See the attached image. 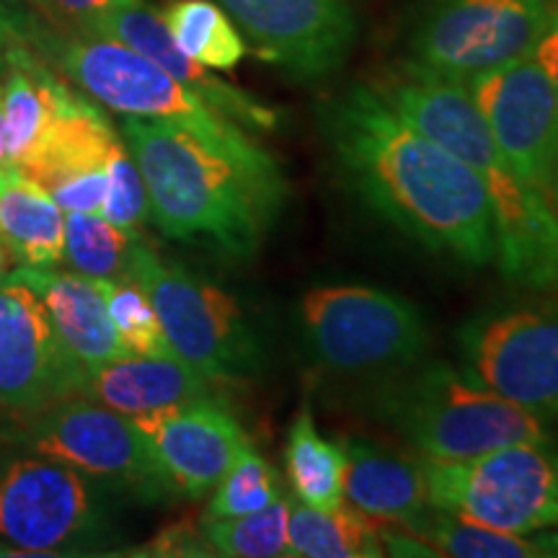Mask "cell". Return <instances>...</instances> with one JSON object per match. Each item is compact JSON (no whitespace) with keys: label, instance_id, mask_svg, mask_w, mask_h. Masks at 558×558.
<instances>
[{"label":"cell","instance_id":"d4e9b609","mask_svg":"<svg viewBox=\"0 0 558 558\" xmlns=\"http://www.w3.org/2000/svg\"><path fill=\"white\" fill-rule=\"evenodd\" d=\"M158 13L179 50L205 68L233 70L246 58V39L215 0H171Z\"/></svg>","mask_w":558,"mask_h":558},{"label":"cell","instance_id":"603a6c76","mask_svg":"<svg viewBox=\"0 0 558 558\" xmlns=\"http://www.w3.org/2000/svg\"><path fill=\"white\" fill-rule=\"evenodd\" d=\"M386 554L380 527L347 501L337 509H318L290 501L288 556L295 558H375Z\"/></svg>","mask_w":558,"mask_h":558},{"label":"cell","instance_id":"7402d4cb","mask_svg":"<svg viewBox=\"0 0 558 558\" xmlns=\"http://www.w3.org/2000/svg\"><path fill=\"white\" fill-rule=\"evenodd\" d=\"M0 243L21 267L52 269L65 259L62 207L16 166L0 173Z\"/></svg>","mask_w":558,"mask_h":558},{"label":"cell","instance_id":"9c48e42d","mask_svg":"<svg viewBox=\"0 0 558 558\" xmlns=\"http://www.w3.org/2000/svg\"><path fill=\"white\" fill-rule=\"evenodd\" d=\"M19 445L68 465L90 484L140 505H169L179 492L128 414L90 399H62L24 418Z\"/></svg>","mask_w":558,"mask_h":558},{"label":"cell","instance_id":"8992f818","mask_svg":"<svg viewBox=\"0 0 558 558\" xmlns=\"http://www.w3.org/2000/svg\"><path fill=\"white\" fill-rule=\"evenodd\" d=\"M130 282L148 295L166 339L186 365L215 386L259 378L267 365L262 341L218 284L179 264H166L145 241L132 259Z\"/></svg>","mask_w":558,"mask_h":558},{"label":"cell","instance_id":"7a4b0ae2","mask_svg":"<svg viewBox=\"0 0 558 558\" xmlns=\"http://www.w3.org/2000/svg\"><path fill=\"white\" fill-rule=\"evenodd\" d=\"M373 88L390 109L484 181L494 215V259L507 282L525 290L558 288V220L548 194L509 166L469 86L409 60Z\"/></svg>","mask_w":558,"mask_h":558},{"label":"cell","instance_id":"f1b7e54d","mask_svg":"<svg viewBox=\"0 0 558 558\" xmlns=\"http://www.w3.org/2000/svg\"><path fill=\"white\" fill-rule=\"evenodd\" d=\"M109 318L120 333L124 349L143 357H173V349L166 339L158 313L153 303L135 282H114V279H94Z\"/></svg>","mask_w":558,"mask_h":558},{"label":"cell","instance_id":"30bf717a","mask_svg":"<svg viewBox=\"0 0 558 558\" xmlns=\"http://www.w3.org/2000/svg\"><path fill=\"white\" fill-rule=\"evenodd\" d=\"M109 538L107 512L86 476L34 452L0 463V556H73Z\"/></svg>","mask_w":558,"mask_h":558},{"label":"cell","instance_id":"d6a6232c","mask_svg":"<svg viewBox=\"0 0 558 558\" xmlns=\"http://www.w3.org/2000/svg\"><path fill=\"white\" fill-rule=\"evenodd\" d=\"M535 60L541 62V68L546 70V75L554 83L556 94H558V5L548 11V21L543 26V34L535 45Z\"/></svg>","mask_w":558,"mask_h":558},{"label":"cell","instance_id":"8d00e7d4","mask_svg":"<svg viewBox=\"0 0 558 558\" xmlns=\"http://www.w3.org/2000/svg\"><path fill=\"white\" fill-rule=\"evenodd\" d=\"M548 202H550V209H554V215H556V220H558V169H556V173H554V179H550Z\"/></svg>","mask_w":558,"mask_h":558},{"label":"cell","instance_id":"1f68e13d","mask_svg":"<svg viewBox=\"0 0 558 558\" xmlns=\"http://www.w3.org/2000/svg\"><path fill=\"white\" fill-rule=\"evenodd\" d=\"M132 3H137V0H37L39 9L45 11L54 24L70 26V29L75 32H88L99 19Z\"/></svg>","mask_w":558,"mask_h":558},{"label":"cell","instance_id":"44dd1931","mask_svg":"<svg viewBox=\"0 0 558 558\" xmlns=\"http://www.w3.org/2000/svg\"><path fill=\"white\" fill-rule=\"evenodd\" d=\"M344 499L369 520L407 525L429 507L424 463L362 437L344 439Z\"/></svg>","mask_w":558,"mask_h":558},{"label":"cell","instance_id":"ba28073f","mask_svg":"<svg viewBox=\"0 0 558 558\" xmlns=\"http://www.w3.org/2000/svg\"><path fill=\"white\" fill-rule=\"evenodd\" d=\"M300 329L313 360L339 375H388L416 365L429 347L422 311L407 298L365 284L305 292Z\"/></svg>","mask_w":558,"mask_h":558},{"label":"cell","instance_id":"484cf974","mask_svg":"<svg viewBox=\"0 0 558 558\" xmlns=\"http://www.w3.org/2000/svg\"><path fill=\"white\" fill-rule=\"evenodd\" d=\"M432 550V556L452 558H541L533 535H512L476 522L452 518L442 509L427 507L418 518L401 525Z\"/></svg>","mask_w":558,"mask_h":558},{"label":"cell","instance_id":"3957f363","mask_svg":"<svg viewBox=\"0 0 558 558\" xmlns=\"http://www.w3.org/2000/svg\"><path fill=\"white\" fill-rule=\"evenodd\" d=\"M122 135L160 233L205 241L230 259H251L259 251L288 199L284 173L248 169L171 122L124 117Z\"/></svg>","mask_w":558,"mask_h":558},{"label":"cell","instance_id":"83f0119b","mask_svg":"<svg viewBox=\"0 0 558 558\" xmlns=\"http://www.w3.org/2000/svg\"><path fill=\"white\" fill-rule=\"evenodd\" d=\"M288 520L290 499L282 497L241 518H205L199 530L213 556L275 558L288 556Z\"/></svg>","mask_w":558,"mask_h":558},{"label":"cell","instance_id":"52a82bcc","mask_svg":"<svg viewBox=\"0 0 558 558\" xmlns=\"http://www.w3.org/2000/svg\"><path fill=\"white\" fill-rule=\"evenodd\" d=\"M429 507L512 535L558 527V442H514L469 460H424Z\"/></svg>","mask_w":558,"mask_h":558},{"label":"cell","instance_id":"5bb4252c","mask_svg":"<svg viewBox=\"0 0 558 558\" xmlns=\"http://www.w3.org/2000/svg\"><path fill=\"white\" fill-rule=\"evenodd\" d=\"M251 50L295 81L337 73L352 52L357 21L347 0H215Z\"/></svg>","mask_w":558,"mask_h":558},{"label":"cell","instance_id":"5b68a950","mask_svg":"<svg viewBox=\"0 0 558 558\" xmlns=\"http://www.w3.org/2000/svg\"><path fill=\"white\" fill-rule=\"evenodd\" d=\"M362 403L427 460H469L514 442L556 439L548 422L448 362L380 375Z\"/></svg>","mask_w":558,"mask_h":558},{"label":"cell","instance_id":"4dcf8cb0","mask_svg":"<svg viewBox=\"0 0 558 558\" xmlns=\"http://www.w3.org/2000/svg\"><path fill=\"white\" fill-rule=\"evenodd\" d=\"M107 179V199H104V207L99 213L104 220L128 230H137L145 220H150L145 181L140 177L135 158H132L130 148L122 140L114 145V150H111L109 156Z\"/></svg>","mask_w":558,"mask_h":558},{"label":"cell","instance_id":"e0dca14e","mask_svg":"<svg viewBox=\"0 0 558 558\" xmlns=\"http://www.w3.org/2000/svg\"><path fill=\"white\" fill-rule=\"evenodd\" d=\"M120 135L86 96L73 94L29 156L16 166L50 192L62 213L99 215L107 199V163Z\"/></svg>","mask_w":558,"mask_h":558},{"label":"cell","instance_id":"f546056e","mask_svg":"<svg viewBox=\"0 0 558 558\" xmlns=\"http://www.w3.org/2000/svg\"><path fill=\"white\" fill-rule=\"evenodd\" d=\"M282 499L279 492V476L271 463L254 445L243 450L235 463L230 465L220 484L215 486L205 518H241V514L259 512V509L275 505Z\"/></svg>","mask_w":558,"mask_h":558},{"label":"cell","instance_id":"277c9868","mask_svg":"<svg viewBox=\"0 0 558 558\" xmlns=\"http://www.w3.org/2000/svg\"><path fill=\"white\" fill-rule=\"evenodd\" d=\"M19 34L101 107L122 117L171 122L248 169L282 173L277 158H271L256 140H251L241 124L228 120L197 94L181 86L177 78H171L163 68L122 41L90 32H41L39 26L24 21Z\"/></svg>","mask_w":558,"mask_h":558},{"label":"cell","instance_id":"8fae6325","mask_svg":"<svg viewBox=\"0 0 558 558\" xmlns=\"http://www.w3.org/2000/svg\"><path fill=\"white\" fill-rule=\"evenodd\" d=\"M463 369L543 422H558V303L494 305L460 326Z\"/></svg>","mask_w":558,"mask_h":558},{"label":"cell","instance_id":"9a60e30c","mask_svg":"<svg viewBox=\"0 0 558 558\" xmlns=\"http://www.w3.org/2000/svg\"><path fill=\"white\" fill-rule=\"evenodd\" d=\"M465 86L509 166L548 194L558 169V94L535 54L481 73Z\"/></svg>","mask_w":558,"mask_h":558},{"label":"cell","instance_id":"f35d334b","mask_svg":"<svg viewBox=\"0 0 558 558\" xmlns=\"http://www.w3.org/2000/svg\"><path fill=\"white\" fill-rule=\"evenodd\" d=\"M5 47H9V41H0V60L5 58Z\"/></svg>","mask_w":558,"mask_h":558},{"label":"cell","instance_id":"d6986e66","mask_svg":"<svg viewBox=\"0 0 558 558\" xmlns=\"http://www.w3.org/2000/svg\"><path fill=\"white\" fill-rule=\"evenodd\" d=\"M81 396L137 416L179 403L213 399L215 383L177 357H143L122 354L99 365L83 367Z\"/></svg>","mask_w":558,"mask_h":558},{"label":"cell","instance_id":"ffe728a7","mask_svg":"<svg viewBox=\"0 0 558 558\" xmlns=\"http://www.w3.org/2000/svg\"><path fill=\"white\" fill-rule=\"evenodd\" d=\"M16 271L45 300L58 339L78 365H99L104 360L130 354L111 324L107 303L94 279L78 271L34 267H21Z\"/></svg>","mask_w":558,"mask_h":558},{"label":"cell","instance_id":"cb8c5ba5","mask_svg":"<svg viewBox=\"0 0 558 558\" xmlns=\"http://www.w3.org/2000/svg\"><path fill=\"white\" fill-rule=\"evenodd\" d=\"M284 465L292 492L300 501L318 509H337L344 505V442L326 439L316 427L311 401L292 418V427L284 445Z\"/></svg>","mask_w":558,"mask_h":558},{"label":"cell","instance_id":"74e56055","mask_svg":"<svg viewBox=\"0 0 558 558\" xmlns=\"http://www.w3.org/2000/svg\"><path fill=\"white\" fill-rule=\"evenodd\" d=\"M3 277H5V254L3 248H0V282H3Z\"/></svg>","mask_w":558,"mask_h":558},{"label":"cell","instance_id":"4316f807","mask_svg":"<svg viewBox=\"0 0 558 558\" xmlns=\"http://www.w3.org/2000/svg\"><path fill=\"white\" fill-rule=\"evenodd\" d=\"M140 243L143 239L137 230L114 226L101 215H65V262L88 279L130 282L132 259Z\"/></svg>","mask_w":558,"mask_h":558},{"label":"cell","instance_id":"e575fe53","mask_svg":"<svg viewBox=\"0 0 558 558\" xmlns=\"http://www.w3.org/2000/svg\"><path fill=\"white\" fill-rule=\"evenodd\" d=\"M533 541L538 543L543 556H558V527L541 530V533L533 535Z\"/></svg>","mask_w":558,"mask_h":558},{"label":"cell","instance_id":"836d02e7","mask_svg":"<svg viewBox=\"0 0 558 558\" xmlns=\"http://www.w3.org/2000/svg\"><path fill=\"white\" fill-rule=\"evenodd\" d=\"M21 21L24 19H21L19 13L9 11L3 3H0V41H11L13 37H16Z\"/></svg>","mask_w":558,"mask_h":558},{"label":"cell","instance_id":"ac0fdd59","mask_svg":"<svg viewBox=\"0 0 558 558\" xmlns=\"http://www.w3.org/2000/svg\"><path fill=\"white\" fill-rule=\"evenodd\" d=\"M88 32L104 34V37L122 41V45L145 54V58L163 68L171 78H177L181 86L190 88L202 101L218 109L228 120L241 124L243 130H277L279 114L275 107L259 101L246 90L235 88L233 83L218 78V75H213V70L192 60L186 52H181L169 29H166L160 13L150 9L148 3H143V0L99 19Z\"/></svg>","mask_w":558,"mask_h":558},{"label":"cell","instance_id":"2e32d148","mask_svg":"<svg viewBox=\"0 0 558 558\" xmlns=\"http://www.w3.org/2000/svg\"><path fill=\"white\" fill-rule=\"evenodd\" d=\"M130 418L179 497L186 499L213 494L235 458L254 445L233 411L215 396Z\"/></svg>","mask_w":558,"mask_h":558},{"label":"cell","instance_id":"d590c367","mask_svg":"<svg viewBox=\"0 0 558 558\" xmlns=\"http://www.w3.org/2000/svg\"><path fill=\"white\" fill-rule=\"evenodd\" d=\"M13 169V160L9 156V143H5V124H3V83H0V173Z\"/></svg>","mask_w":558,"mask_h":558},{"label":"cell","instance_id":"4fadbf2b","mask_svg":"<svg viewBox=\"0 0 558 558\" xmlns=\"http://www.w3.org/2000/svg\"><path fill=\"white\" fill-rule=\"evenodd\" d=\"M83 365L62 347L45 300L19 271L0 282V416L29 418L81 396Z\"/></svg>","mask_w":558,"mask_h":558},{"label":"cell","instance_id":"7c38bea8","mask_svg":"<svg viewBox=\"0 0 558 558\" xmlns=\"http://www.w3.org/2000/svg\"><path fill=\"white\" fill-rule=\"evenodd\" d=\"M548 11V0H424L409 39L411 62L469 83L533 54Z\"/></svg>","mask_w":558,"mask_h":558},{"label":"cell","instance_id":"6da1fadb","mask_svg":"<svg viewBox=\"0 0 558 558\" xmlns=\"http://www.w3.org/2000/svg\"><path fill=\"white\" fill-rule=\"evenodd\" d=\"M341 184L422 248L469 267L497 256L486 186L463 160L409 124L373 86H349L320 109Z\"/></svg>","mask_w":558,"mask_h":558}]
</instances>
